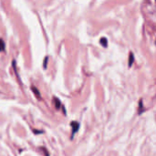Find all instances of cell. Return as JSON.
Here are the masks:
<instances>
[{"label": "cell", "instance_id": "obj_1", "mask_svg": "<svg viewBox=\"0 0 156 156\" xmlns=\"http://www.w3.org/2000/svg\"><path fill=\"white\" fill-rule=\"evenodd\" d=\"M70 125H71V127H72V135H71V138H72L73 135L78 132L79 128H80V123L77 122V121H72V122L70 123Z\"/></svg>", "mask_w": 156, "mask_h": 156}, {"label": "cell", "instance_id": "obj_2", "mask_svg": "<svg viewBox=\"0 0 156 156\" xmlns=\"http://www.w3.org/2000/svg\"><path fill=\"white\" fill-rule=\"evenodd\" d=\"M54 101H55V107H56V109H58L59 110V108H60V101H59V99H57V98H54Z\"/></svg>", "mask_w": 156, "mask_h": 156}, {"label": "cell", "instance_id": "obj_3", "mask_svg": "<svg viewBox=\"0 0 156 156\" xmlns=\"http://www.w3.org/2000/svg\"><path fill=\"white\" fill-rule=\"evenodd\" d=\"M5 49H6L5 42H4L3 39H1V38H0V51H1V52L5 51Z\"/></svg>", "mask_w": 156, "mask_h": 156}, {"label": "cell", "instance_id": "obj_4", "mask_svg": "<svg viewBox=\"0 0 156 156\" xmlns=\"http://www.w3.org/2000/svg\"><path fill=\"white\" fill-rule=\"evenodd\" d=\"M134 60V57H133V54L130 53V58H129V67H132V62Z\"/></svg>", "mask_w": 156, "mask_h": 156}, {"label": "cell", "instance_id": "obj_5", "mask_svg": "<svg viewBox=\"0 0 156 156\" xmlns=\"http://www.w3.org/2000/svg\"><path fill=\"white\" fill-rule=\"evenodd\" d=\"M101 45L103 46V47H107L108 46V40H107V38H102L101 39Z\"/></svg>", "mask_w": 156, "mask_h": 156}, {"label": "cell", "instance_id": "obj_6", "mask_svg": "<svg viewBox=\"0 0 156 156\" xmlns=\"http://www.w3.org/2000/svg\"><path fill=\"white\" fill-rule=\"evenodd\" d=\"M142 105H143V104H142V100H141L140 101V102H139V114H142V112H143V111H142Z\"/></svg>", "mask_w": 156, "mask_h": 156}, {"label": "cell", "instance_id": "obj_7", "mask_svg": "<svg viewBox=\"0 0 156 156\" xmlns=\"http://www.w3.org/2000/svg\"><path fill=\"white\" fill-rule=\"evenodd\" d=\"M32 90H33V92L35 94H37V97L38 98V99H40V94H39V92H38V89L37 88H35V87H32Z\"/></svg>", "mask_w": 156, "mask_h": 156}, {"label": "cell", "instance_id": "obj_8", "mask_svg": "<svg viewBox=\"0 0 156 156\" xmlns=\"http://www.w3.org/2000/svg\"><path fill=\"white\" fill-rule=\"evenodd\" d=\"M47 61H48V58H46V59H45V62H44V67H45V68L47 67V66H46V65H47Z\"/></svg>", "mask_w": 156, "mask_h": 156}]
</instances>
